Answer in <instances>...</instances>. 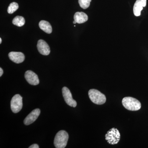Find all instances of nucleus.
Listing matches in <instances>:
<instances>
[{
    "label": "nucleus",
    "mask_w": 148,
    "mask_h": 148,
    "mask_svg": "<svg viewBox=\"0 0 148 148\" xmlns=\"http://www.w3.org/2000/svg\"><path fill=\"white\" fill-rule=\"evenodd\" d=\"M69 135L65 130H60L56 135L54 145L56 148L66 147L69 140Z\"/></svg>",
    "instance_id": "f257e3e1"
},
{
    "label": "nucleus",
    "mask_w": 148,
    "mask_h": 148,
    "mask_svg": "<svg viewBox=\"0 0 148 148\" xmlns=\"http://www.w3.org/2000/svg\"><path fill=\"white\" fill-rule=\"evenodd\" d=\"M123 106L125 109L130 111H138L141 108L140 101L131 97H125L122 101Z\"/></svg>",
    "instance_id": "f03ea898"
},
{
    "label": "nucleus",
    "mask_w": 148,
    "mask_h": 148,
    "mask_svg": "<svg viewBox=\"0 0 148 148\" xmlns=\"http://www.w3.org/2000/svg\"><path fill=\"white\" fill-rule=\"evenodd\" d=\"M88 96L92 103L97 105H103L106 102V96L99 90L90 89L88 91Z\"/></svg>",
    "instance_id": "7ed1b4c3"
},
{
    "label": "nucleus",
    "mask_w": 148,
    "mask_h": 148,
    "mask_svg": "<svg viewBox=\"0 0 148 148\" xmlns=\"http://www.w3.org/2000/svg\"><path fill=\"white\" fill-rule=\"evenodd\" d=\"M105 137L106 140L109 144L115 145L117 144L120 140V133L116 128H112L107 132Z\"/></svg>",
    "instance_id": "20e7f679"
},
{
    "label": "nucleus",
    "mask_w": 148,
    "mask_h": 148,
    "mask_svg": "<svg viewBox=\"0 0 148 148\" xmlns=\"http://www.w3.org/2000/svg\"><path fill=\"white\" fill-rule=\"evenodd\" d=\"M11 109L14 113L20 112L23 107L22 97L19 94H16L12 97L11 101Z\"/></svg>",
    "instance_id": "39448f33"
},
{
    "label": "nucleus",
    "mask_w": 148,
    "mask_h": 148,
    "mask_svg": "<svg viewBox=\"0 0 148 148\" xmlns=\"http://www.w3.org/2000/svg\"><path fill=\"white\" fill-rule=\"evenodd\" d=\"M62 90L63 97L67 105L73 108L76 107V101L73 99L71 93L69 88L66 87H64L62 88Z\"/></svg>",
    "instance_id": "423d86ee"
},
{
    "label": "nucleus",
    "mask_w": 148,
    "mask_h": 148,
    "mask_svg": "<svg viewBox=\"0 0 148 148\" xmlns=\"http://www.w3.org/2000/svg\"><path fill=\"white\" fill-rule=\"evenodd\" d=\"M24 77L27 82L30 84L35 86L39 84V79L38 76L32 71H26Z\"/></svg>",
    "instance_id": "0eeeda50"
},
{
    "label": "nucleus",
    "mask_w": 148,
    "mask_h": 148,
    "mask_svg": "<svg viewBox=\"0 0 148 148\" xmlns=\"http://www.w3.org/2000/svg\"><path fill=\"white\" fill-rule=\"evenodd\" d=\"M40 114V110L39 109H36L32 111L24 120V124L27 125L32 124L36 121Z\"/></svg>",
    "instance_id": "6e6552de"
},
{
    "label": "nucleus",
    "mask_w": 148,
    "mask_h": 148,
    "mask_svg": "<svg viewBox=\"0 0 148 148\" xmlns=\"http://www.w3.org/2000/svg\"><path fill=\"white\" fill-rule=\"evenodd\" d=\"M37 47L38 51L40 54L47 56L50 53V48L45 41L42 40H39Z\"/></svg>",
    "instance_id": "1a4fd4ad"
},
{
    "label": "nucleus",
    "mask_w": 148,
    "mask_h": 148,
    "mask_svg": "<svg viewBox=\"0 0 148 148\" xmlns=\"http://www.w3.org/2000/svg\"><path fill=\"white\" fill-rule=\"evenodd\" d=\"M10 59L16 64H20L25 60V56L24 53L20 52L12 51L9 53Z\"/></svg>",
    "instance_id": "9d476101"
},
{
    "label": "nucleus",
    "mask_w": 148,
    "mask_h": 148,
    "mask_svg": "<svg viewBox=\"0 0 148 148\" xmlns=\"http://www.w3.org/2000/svg\"><path fill=\"white\" fill-rule=\"evenodd\" d=\"M147 0H137L133 6V13L135 16H140L143 7L147 5Z\"/></svg>",
    "instance_id": "9b49d317"
},
{
    "label": "nucleus",
    "mask_w": 148,
    "mask_h": 148,
    "mask_svg": "<svg viewBox=\"0 0 148 148\" xmlns=\"http://www.w3.org/2000/svg\"><path fill=\"white\" fill-rule=\"evenodd\" d=\"M74 20L78 24H82L86 22L88 19V16L83 12H77L74 16Z\"/></svg>",
    "instance_id": "f8f14e48"
},
{
    "label": "nucleus",
    "mask_w": 148,
    "mask_h": 148,
    "mask_svg": "<svg viewBox=\"0 0 148 148\" xmlns=\"http://www.w3.org/2000/svg\"><path fill=\"white\" fill-rule=\"evenodd\" d=\"M39 26L40 29L48 34H50L52 31V27L49 22L45 20H42L39 22Z\"/></svg>",
    "instance_id": "ddd939ff"
},
{
    "label": "nucleus",
    "mask_w": 148,
    "mask_h": 148,
    "mask_svg": "<svg viewBox=\"0 0 148 148\" xmlns=\"http://www.w3.org/2000/svg\"><path fill=\"white\" fill-rule=\"evenodd\" d=\"M25 23V19L23 16H16L12 20V24L18 27H22L24 26Z\"/></svg>",
    "instance_id": "4468645a"
},
{
    "label": "nucleus",
    "mask_w": 148,
    "mask_h": 148,
    "mask_svg": "<svg viewBox=\"0 0 148 148\" xmlns=\"http://www.w3.org/2000/svg\"><path fill=\"white\" fill-rule=\"evenodd\" d=\"M18 8V5L17 3L16 2L11 3L8 8V12L9 14H12L15 12Z\"/></svg>",
    "instance_id": "2eb2a0df"
},
{
    "label": "nucleus",
    "mask_w": 148,
    "mask_h": 148,
    "mask_svg": "<svg viewBox=\"0 0 148 148\" xmlns=\"http://www.w3.org/2000/svg\"><path fill=\"white\" fill-rule=\"evenodd\" d=\"M91 1V0H79L78 1L80 6L84 9H86L89 7Z\"/></svg>",
    "instance_id": "dca6fc26"
},
{
    "label": "nucleus",
    "mask_w": 148,
    "mask_h": 148,
    "mask_svg": "<svg viewBox=\"0 0 148 148\" xmlns=\"http://www.w3.org/2000/svg\"><path fill=\"white\" fill-rule=\"evenodd\" d=\"M39 147L37 144H35L29 147V148H39Z\"/></svg>",
    "instance_id": "f3484780"
},
{
    "label": "nucleus",
    "mask_w": 148,
    "mask_h": 148,
    "mask_svg": "<svg viewBox=\"0 0 148 148\" xmlns=\"http://www.w3.org/2000/svg\"><path fill=\"white\" fill-rule=\"evenodd\" d=\"M3 73V69L1 68H0V77H1Z\"/></svg>",
    "instance_id": "a211bd4d"
},
{
    "label": "nucleus",
    "mask_w": 148,
    "mask_h": 148,
    "mask_svg": "<svg viewBox=\"0 0 148 148\" xmlns=\"http://www.w3.org/2000/svg\"><path fill=\"white\" fill-rule=\"evenodd\" d=\"M2 42V39L0 38V44Z\"/></svg>",
    "instance_id": "6ab92c4d"
},
{
    "label": "nucleus",
    "mask_w": 148,
    "mask_h": 148,
    "mask_svg": "<svg viewBox=\"0 0 148 148\" xmlns=\"http://www.w3.org/2000/svg\"><path fill=\"white\" fill-rule=\"evenodd\" d=\"M73 23L74 24H76L77 22H76V21H75V20H74V21H73Z\"/></svg>",
    "instance_id": "aec40b11"
}]
</instances>
